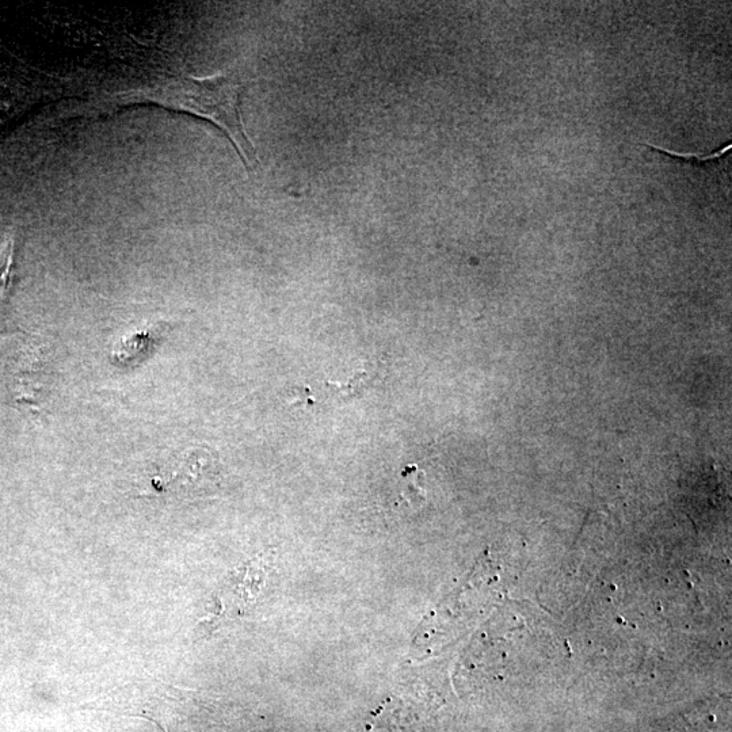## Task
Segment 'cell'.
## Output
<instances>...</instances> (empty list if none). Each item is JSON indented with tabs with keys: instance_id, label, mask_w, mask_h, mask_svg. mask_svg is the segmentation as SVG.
<instances>
[{
	"instance_id": "obj_1",
	"label": "cell",
	"mask_w": 732,
	"mask_h": 732,
	"mask_svg": "<svg viewBox=\"0 0 732 732\" xmlns=\"http://www.w3.org/2000/svg\"><path fill=\"white\" fill-rule=\"evenodd\" d=\"M239 80L234 75L216 74L208 78L175 76L151 85L118 91L98 99L99 108H124L131 105H156L160 108L189 113L213 122L226 132L244 165L253 170L258 163L257 151L244 131L240 114Z\"/></svg>"
},
{
	"instance_id": "obj_2",
	"label": "cell",
	"mask_w": 732,
	"mask_h": 732,
	"mask_svg": "<svg viewBox=\"0 0 732 732\" xmlns=\"http://www.w3.org/2000/svg\"><path fill=\"white\" fill-rule=\"evenodd\" d=\"M174 479L194 491L213 488L220 479V461L211 449H189L179 459Z\"/></svg>"
},
{
	"instance_id": "obj_3",
	"label": "cell",
	"mask_w": 732,
	"mask_h": 732,
	"mask_svg": "<svg viewBox=\"0 0 732 732\" xmlns=\"http://www.w3.org/2000/svg\"><path fill=\"white\" fill-rule=\"evenodd\" d=\"M14 265V239L9 236L0 243V304L9 297Z\"/></svg>"
},
{
	"instance_id": "obj_4",
	"label": "cell",
	"mask_w": 732,
	"mask_h": 732,
	"mask_svg": "<svg viewBox=\"0 0 732 732\" xmlns=\"http://www.w3.org/2000/svg\"><path fill=\"white\" fill-rule=\"evenodd\" d=\"M650 147L655 151L661 152V154L670 155L671 158L684 160V162L692 163V165H705V163L715 162V160L722 158L723 155L730 152L731 143L726 144V146L720 148L719 151L712 152L711 155L677 154V152L663 150V148H659L657 146Z\"/></svg>"
}]
</instances>
